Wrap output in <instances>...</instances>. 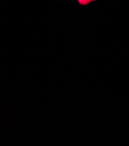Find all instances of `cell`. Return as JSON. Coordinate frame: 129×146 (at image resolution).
I'll list each match as a JSON object with an SVG mask.
<instances>
[{
	"label": "cell",
	"mask_w": 129,
	"mask_h": 146,
	"mask_svg": "<svg viewBox=\"0 0 129 146\" xmlns=\"http://www.w3.org/2000/svg\"><path fill=\"white\" fill-rule=\"evenodd\" d=\"M77 1L80 5H86L90 4L89 0H77Z\"/></svg>",
	"instance_id": "1"
},
{
	"label": "cell",
	"mask_w": 129,
	"mask_h": 146,
	"mask_svg": "<svg viewBox=\"0 0 129 146\" xmlns=\"http://www.w3.org/2000/svg\"><path fill=\"white\" fill-rule=\"evenodd\" d=\"M92 1H93V0H89V3H90L91 2H92Z\"/></svg>",
	"instance_id": "2"
},
{
	"label": "cell",
	"mask_w": 129,
	"mask_h": 146,
	"mask_svg": "<svg viewBox=\"0 0 129 146\" xmlns=\"http://www.w3.org/2000/svg\"><path fill=\"white\" fill-rule=\"evenodd\" d=\"M97 1V0H93V1Z\"/></svg>",
	"instance_id": "3"
}]
</instances>
